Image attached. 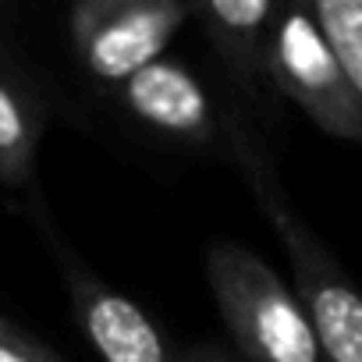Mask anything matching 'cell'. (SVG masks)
Instances as JSON below:
<instances>
[{
    "instance_id": "cell-1",
    "label": "cell",
    "mask_w": 362,
    "mask_h": 362,
    "mask_svg": "<svg viewBox=\"0 0 362 362\" xmlns=\"http://www.w3.org/2000/svg\"><path fill=\"white\" fill-rule=\"evenodd\" d=\"M224 153L238 167L249 185L259 214L274 228L288 267H291V291L313 327L323 362H362V288L344 274V267L330 256L320 235L302 221L295 203L288 199L274 156L259 132L249 124L242 110H224Z\"/></svg>"
},
{
    "instance_id": "cell-2",
    "label": "cell",
    "mask_w": 362,
    "mask_h": 362,
    "mask_svg": "<svg viewBox=\"0 0 362 362\" xmlns=\"http://www.w3.org/2000/svg\"><path fill=\"white\" fill-rule=\"evenodd\" d=\"M206 284L242 362H323L313 327L281 274L238 242L206 249Z\"/></svg>"
},
{
    "instance_id": "cell-3",
    "label": "cell",
    "mask_w": 362,
    "mask_h": 362,
    "mask_svg": "<svg viewBox=\"0 0 362 362\" xmlns=\"http://www.w3.org/2000/svg\"><path fill=\"white\" fill-rule=\"evenodd\" d=\"M267 89L295 103L323 135L362 146L358 96L309 4H281L267 33Z\"/></svg>"
},
{
    "instance_id": "cell-4",
    "label": "cell",
    "mask_w": 362,
    "mask_h": 362,
    "mask_svg": "<svg viewBox=\"0 0 362 362\" xmlns=\"http://www.w3.org/2000/svg\"><path fill=\"white\" fill-rule=\"evenodd\" d=\"M189 22L192 4L181 0H82L68 11V43L82 75L114 96L160 61Z\"/></svg>"
},
{
    "instance_id": "cell-5",
    "label": "cell",
    "mask_w": 362,
    "mask_h": 362,
    "mask_svg": "<svg viewBox=\"0 0 362 362\" xmlns=\"http://www.w3.org/2000/svg\"><path fill=\"white\" fill-rule=\"evenodd\" d=\"M43 231L71 298L75 320L100 362H177L181 344H174L139 302L110 288L78 252H71L50 231V224H43Z\"/></svg>"
},
{
    "instance_id": "cell-6",
    "label": "cell",
    "mask_w": 362,
    "mask_h": 362,
    "mask_svg": "<svg viewBox=\"0 0 362 362\" xmlns=\"http://www.w3.org/2000/svg\"><path fill=\"white\" fill-rule=\"evenodd\" d=\"M114 96L135 124L167 142L196 149L224 146V124H221L224 110L214 107L199 75H192L181 61L170 57L153 61L149 68L132 75Z\"/></svg>"
},
{
    "instance_id": "cell-7",
    "label": "cell",
    "mask_w": 362,
    "mask_h": 362,
    "mask_svg": "<svg viewBox=\"0 0 362 362\" xmlns=\"http://www.w3.org/2000/svg\"><path fill=\"white\" fill-rule=\"evenodd\" d=\"M281 4L274 0H210L192 4V22L231 86L249 100L263 103L267 89V33Z\"/></svg>"
},
{
    "instance_id": "cell-8",
    "label": "cell",
    "mask_w": 362,
    "mask_h": 362,
    "mask_svg": "<svg viewBox=\"0 0 362 362\" xmlns=\"http://www.w3.org/2000/svg\"><path fill=\"white\" fill-rule=\"evenodd\" d=\"M47 107L33 78H0V181L29 185L36 170Z\"/></svg>"
},
{
    "instance_id": "cell-9",
    "label": "cell",
    "mask_w": 362,
    "mask_h": 362,
    "mask_svg": "<svg viewBox=\"0 0 362 362\" xmlns=\"http://www.w3.org/2000/svg\"><path fill=\"white\" fill-rule=\"evenodd\" d=\"M309 8L362 107V0H316Z\"/></svg>"
},
{
    "instance_id": "cell-10",
    "label": "cell",
    "mask_w": 362,
    "mask_h": 362,
    "mask_svg": "<svg viewBox=\"0 0 362 362\" xmlns=\"http://www.w3.org/2000/svg\"><path fill=\"white\" fill-rule=\"evenodd\" d=\"M0 362H68V358H61L40 337L0 316Z\"/></svg>"
},
{
    "instance_id": "cell-11",
    "label": "cell",
    "mask_w": 362,
    "mask_h": 362,
    "mask_svg": "<svg viewBox=\"0 0 362 362\" xmlns=\"http://www.w3.org/2000/svg\"><path fill=\"white\" fill-rule=\"evenodd\" d=\"M177 362H242V358L228 348V341L206 337V341H196V344H181Z\"/></svg>"
},
{
    "instance_id": "cell-12",
    "label": "cell",
    "mask_w": 362,
    "mask_h": 362,
    "mask_svg": "<svg viewBox=\"0 0 362 362\" xmlns=\"http://www.w3.org/2000/svg\"><path fill=\"white\" fill-rule=\"evenodd\" d=\"M0 78H29V64L4 25H0Z\"/></svg>"
}]
</instances>
